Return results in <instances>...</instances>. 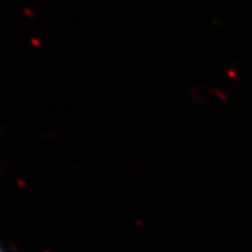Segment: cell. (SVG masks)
<instances>
[{
    "label": "cell",
    "mask_w": 252,
    "mask_h": 252,
    "mask_svg": "<svg viewBox=\"0 0 252 252\" xmlns=\"http://www.w3.org/2000/svg\"><path fill=\"white\" fill-rule=\"evenodd\" d=\"M0 252H6L4 250H3V247H1V245H0Z\"/></svg>",
    "instance_id": "obj_1"
}]
</instances>
